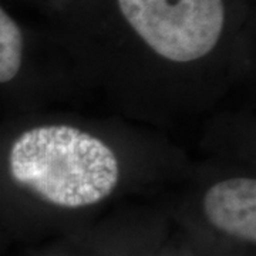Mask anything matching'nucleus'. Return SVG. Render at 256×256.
Masks as SVG:
<instances>
[{"instance_id": "nucleus-4", "label": "nucleus", "mask_w": 256, "mask_h": 256, "mask_svg": "<svg viewBox=\"0 0 256 256\" xmlns=\"http://www.w3.org/2000/svg\"><path fill=\"white\" fill-rule=\"evenodd\" d=\"M194 210L206 228L224 238L255 246V156L212 154L194 161L182 178L162 195Z\"/></svg>"}, {"instance_id": "nucleus-3", "label": "nucleus", "mask_w": 256, "mask_h": 256, "mask_svg": "<svg viewBox=\"0 0 256 256\" xmlns=\"http://www.w3.org/2000/svg\"><path fill=\"white\" fill-rule=\"evenodd\" d=\"M80 101L70 70L46 30L23 23L0 0V120Z\"/></svg>"}, {"instance_id": "nucleus-6", "label": "nucleus", "mask_w": 256, "mask_h": 256, "mask_svg": "<svg viewBox=\"0 0 256 256\" xmlns=\"http://www.w3.org/2000/svg\"><path fill=\"white\" fill-rule=\"evenodd\" d=\"M44 256H66V255H60V254H50V255H44Z\"/></svg>"}, {"instance_id": "nucleus-5", "label": "nucleus", "mask_w": 256, "mask_h": 256, "mask_svg": "<svg viewBox=\"0 0 256 256\" xmlns=\"http://www.w3.org/2000/svg\"><path fill=\"white\" fill-rule=\"evenodd\" d=\"M6 4L14 3L22 8L33 10L38 14H42L46 20H52L57 14H60L70 3L72 0H3Z\"/></svg>"}, {"instance_id": "nucleus-2", "label": "nucleus", "mask_w": 256, "mask_h": 256, "mask_svg": "<svg viewBox=\"0 0 256 256\" xmlns=\"http://www.w3.org/2000/svg\"><path fill=\"white\" fill-rule=\"evenodd\" d=\"M192 158L171 136L110 114L56 107L0 120V220H76L162 196Z\"/></svg>"}, {"instance_id": "nucleus-1", "label": "nucleus", "mask_w": 256, "mask_h": 256, "mask_svg": "<svg viewBox=\"0 0 256 256\" xmlns=\"http://www.w3.org/2000/svg\"><path fill=\"white\" fill-rule=\"evenodd\" d=\"M46 32L82 101L166 136L255 73L254 0H72Z\"/></svg>"}]
</instances>
